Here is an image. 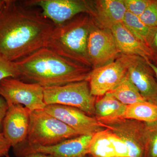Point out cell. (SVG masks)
<instances>
[{
	"label": "cell",
	"mask_w": 157,
	"mask_h": 157,
	"mask_svg": "<svg viewBox=\"0 0 157 157\" xmlns=\"http://www.w3.org/2000/svg\"><path fill=\"white\" fill-rule=\"evenodd\" d=\"M38 9L5 0L0 9V56L15 62L45 47L55 25Z\"/></svg>",
	"instance_id": "cell-1"
},
{
	"label": "cell",
	"mask_w": 157,
	"mask_h": 157,
	"mask_svg": "<svg viewBox=\"0 0 157 157\" xmlns=\"http://www.w3.org/2000/svg\"><path fill=\"white\" fill-rule=\"evenodd\" d=\"M15 62L19 78L43 88L89 81L93 70L60 56L46 47Z\"/></svg>",
	"instance_id": "cell-2"
},
{
	"label": "cell",
	"mask_w": 157,
	"mask_h": 157,
	"mask_svg": "<svg viewBox=\"0 0 157 157\" xmlns=\"http://www.w3.org/2000/svg\"><path fill=\"white\" fill-rule=\"evenodd\" d=\"M92 25L88 14H78L63 25L55 26L45 47L60 56L92 69L87 50Z\"/></svg>",
	"instance_id": "cell-3"
},
{
	"label": "cell",
	"mask_w": 157,
	"mask_h": 157,
	"mask_svg": "<svg viewBox=\"0 0 157 157\" xmlns=\"http://www.w3.org/2000/svg\"><path fill=\"white\" fill-rule=\"evenodd\" d=\"M78 136L76 131L44 109L37 110L31 112L27 137L23 144L29 146H52Z\"/></svg>",
	"instance_id": "cell-4"
},
{
	"label": "cell",
	"mask_w": 157,
	"mask_h": 157,
	"mask_svg": "<svg viewBox=\"0 0 157 157\" xmlns=\"http://www.w3.org/2000/svg\"><path fill=\"white\" fill-rule=\"evenodd\" d=\"M46 105L59 104L77 108L88 115H95L96 97L90 91L87 80L64 85L44 88Z\"/></svg>",
	"instance_id": "cell-5"
},
{
	"label": "cell",
	"mask_w": 157,
	"mask_h": 157,
	"mask_svg": "<svg viewBox=\"0 0 157 157\" xmlns=\"http://www.w3.org/2000/svg\"><path fill=\"white\" fill-rule=\"evenodd\" d=\"M98 121L126 144L129 157H145L148 144L146 123L123 118Z\"/></svg>",
	"instance_id": "cell-6"
},
{
	"label": "cell",
	"mask_w": 157,
	"mask_h": 157,
	"mask_svg": "<svg viewBox=\"0 0 157 157\" xmlns=\"http://www.w3.org/2000/svg\"><path fill=\"white\" fill-rule=\"evenodd\" d=\"M0 97L9 105H21L32 111L44 109V88L35 83H27L9 77L0 81Z\"/></svg>",
	"instance_id": "cell-7"
},
{
	"label": "cell",
	"mask_w": 157,
	"mask_h": 157,
	"mask_svg": "<svg viewBox=\"0 0 157 157\" xmlns=\"http://www.w3.org/2000/svg\"><path fill=\"white\" fill-rule=\"evenodd\" d=\"M93 135H79L49 146H29L20 144L13 147L17 157H25L31 154L40 153L52 157H86Z\"/></svg>",
	"instance_id": "cell-8"
},
{
	"label": "cell",
	"mask_w": 157,
	"mask_h": 157,
	"mask_svg": "<svg viewBox=\"0 0 157 157\" xmlns=\"http://www.w3.org/2000/svg\"><path fill=\"white\" fill-rule=\"evenodd\" d=\"M127 75L146 102L157 105V79L148 60L136 56L121 54Z\"/></svg>",
	"instance_id": "cell-9"
},
{
	"label": "cell",
	"mask_w": 157,
	"mask_h": 157,
	"mask_svg": "<svg viewBox=\"0 0 157 157\" xmlns=\"http://www.w3.org/2000/svg\"><path fill=\"white\" fill-rule=\"evenodd\" d=\"M23 2L29 7H39L43 16L55 26L63 25L78 14L89 12L87 0H29Z\"/></svg>",
	"instance_id": "cell-10"
},
{
	"label": "cell",
	"mask_w": 157,
	"mask_h": 157,
	"mask_svg": "<svg viewBox=\"0 0 157 157\" xmlns=\"http://www.w3.org/2000/svg\"><path fill=\"white\" fill-rule=\"evenodd\" d=\"M87 50L92 69L114 61L121 54L111 30L99 28L93 23L88 39Z\"/></svg>",
	"instance_id": "cell-11"
},
{
	"label": "cell",
	"mask_w": 157,
	"mask_h": 157,
	"mask_svg": "<svg viewBox=\"0 0 157 157\" xmlns=\"http://www.w3.org/2000/svg\"><path fill=\"white\" fill-rule=\"evenodd\" d=\"M44 110L76 131L79 135H94L105 129L96 118L75 107L51 104L46 105Z\"/></svg>",
	"instance_id": "cell-12"
},
{
	"label": "cell",
	"mask_w": 157,
	"mask_h": 157,
	"mask_svg": "<svg viewBox=\"0 0 157 157\" xmlns=\"http://www.w3.org/2000/svg\"><path fill=\"white\" fill-rule=\"evenodd\" d=\"M127 68L121 54L114 61L93 69L89 82L92 94L102 97L114 89L126 76Z\"/></svg>",
	"instance_id": "cell-13"
},
{
	"label": "cell",
	"mask_w": 157,
	"mask_h": 157,
	"mask_svg": "<svg viewBox=\"0 0 157 157\" xmlns=\"http://www.w3.org/2000/svg\"><path fill=\"white\" fill-rule=\"evenodd\" d=\"M31 111L21 105L9 106L3 121L2 133L14 147L26 140Z\"/></svg>",
	"instance_id": "cell-14"
},
{
	"label": "cell",
	"mask_w": 157,
	"mask_h": 157,
	"mask_svg": "<svg viewBox=\"0 0 157 157\" xmlns=\"http://www.w3.org/2000/svg\"><path fill=\"white\" fill-rule=\"evenodd\" d=\"M88 3V14L94 25L99 28L111 29L122 22L127 12L123 0H95Z\"/></svg>",
	"instance_id": "cell-15"
},
{
	"label": "cell",
	"mask_w": 157,
	"mask_h": 157,
	"mask_svg": "<svg viewBox=\"0 0 157 157\" xmlns=\"http://www.w3.org/2000/svg\"><path fill=\"white\" fill-rule=\"evenodd\" d=\"M110 30L121 54L139 56L151 62L148 46L131 33L122 22L113 25Z\"/></svg>",
	"instance_id": "cell-16"
},
{
	"label": "cell",
	"mask_w": 157,
	"mask_h": 157,
	"mask_svg": "<svg viewBox=\"0 0 157 157\" xmlns=\"http://www.w3.org/2000/svg\"><path fill=\"white\" fill-rule=\"evenodd\" d=\"M127 107V105L121 103L111 93H107L96 101V118L98 121L122 118Z\"/></svg>",
	"instance_id": "cell-17"
},
{
	"label": "cell",
	"mask_w": 157,
	"mask_h": 157,
	"mask_svg": "<svg viewBox=\"0 0 157 157\" xmlns=\"http://www.w3.org/2000/svg\"><path fill=\"white\" fill-rule=\"evenodd\" d=\"M123 118L135 120L146 123L157 121V105L144 101L127 106Z\"/></svg>",
	"instance_id": "cell-18"
},
{
	"label": "cell",
	"mask_w": 157,
	"mask_h": 157,
	"mask_svg": "<svg viewBox=\"0 0 157 157\" xmlns=\"http://www.w3.org/2000/svg\"><path fill=\"white\" fill-rule=\"evenodd\" d=\"M109 92L121 103L127 106L146 101L128 77L127 73L120 83Z\"/></svg>",
	"instance_id": "cell-19"
},
{
	"label": "cell",
	"mask_w": 157,
	"mask_h": 157,
	"mask_svg": "<svg viewBox=\"0 0 157 157\" xmlns=\"http://www.w3.org/2000/svg\"><path fill=\"white\" fill-rule=\"evenodd\" d=\"M109 130L105 129L93 135L88 155L91 157H116L109 137Z\"/></svg>",
	"instance_id": "cell-20"
},
{
	"label": "cell",
	"mask_w": 157,
	"mask_h": 157,
	"mask_svg": "<svg viewBox=\"0 0 157 157\" xmlns=\"http://www.w3.org/2000/svg\"><path fill=\"white\" fill-rule=\"evenodd\" d=\"M122 23L135 37L146 44L151 28L144 24L140 17L127 11Z\"/></svg>",
	"instance_id": "cell-21"
},
{
	"label": "cell",
	"mask_w": 157,
	"mask_h": 157,
	"mask_svg": "<svg viewBox=\"0 0 157 157\" xmlns=\"http://www.w3.org/2000/svg\"><path fill=\"white\" fill-rule=\"evenodd\" d=\"M146 124L148 144L145 157H157V121Z\"/></svg>",
	"instance_id": "cell-22"
},
{
	"label": "cell",
	"mask_w": 157,
	"mask_h": 157,
	"mask_svg": "<svg viewBox=\"0 0 157 157\" xmlns=\"http://www.w3.org/2000/svg\"><path fill=\"white\" fill-rule=\"evenodd\" d=\"M20 73L15 62L8 60L0 56V81L6 78H19Z\"/></svg>",
	"instance_id": "cell-23"
},
{
	"label": "cell",
	"mask_w": 157,
	"mask_h": 157,
	"mask_svg": "<svg viewBox=\"0 0 157 157\" xmlns=\"http://www.w3.org/2000/svg\"><path fill=\"white\" fill-rule=\"evenodd\" d=\"M140 19L148 27H157V0H151L149 6L140 16Z\"/></svg>",
	"instance_id": "cell-24"
},
{
	"label": "cell",
	"mask_w": 157,
	"mask_h": 157,
	"mask_svg": "<svg viewBox=\"0 0 157 157\" xmlns=\"http://www.w3.org/2000/svg\"><path fill=\"white\" fill-rule=\"evenodd\" d=\"M127 11L140 17L151 0H123Z\"/></svg>",
	"instance_id": "cell-25"
},
{
	"label": "cell",
	"mask_w": 157,
	"mask_h": 157,
	"mask_svg": "<svg viewBox=\"0 0 157 157\" xmlns=\"http://www.w3.org/2000/svg\"><path fill=\"white\" fill-rule=\"evenodd\" d=\"M109 139L112 144L116 157H129L128 150L126 144L109 130Z\"/></svg>",
	"instance_id": "cell-26"
},
{
	"label": "cell",
	"mask_w": 157,
	"mask_h": 157,
	"mask_svg": "<svg viewBox=\"0 0 157 157\" xmlns=\"http://www.w3.org/2000/svg\"><path fill=\"white\" fill-rule=\"evenodd\" d=\"M146 44L151 52V62L157 66V27L151 28Z\"/></svg>",
	"instance_id": "cell-27"
},
{
	"label": "cell",
	"mask_w": 157,
	"mask_h": 157,
	"mask_svg": "<svg viewBox=\"0 0 157 157\" xmlns=\"http://www.w3.org/2000/svg\"><path fill=\"white\" fill-rule=\"evenodd\" d=\"M11 147V144L6 140L2 132L0 133V157H6L9 154V151Z\"/></svg>",
	"instance_id": "cell-28"
},
{
	"label": "cell",
	"mask_w": 157,
	"mask_h": 157,
	"mask_svg": "<svg viewBox=\"0 0 157 157\" xmlns=\"http://www.w3.org/2000/svg\"><path fill=\"white\" fill-rule=\"evenodd\" d=\"M9 107L6 100L2 97H0V133L2 132L3 121Z\"/></svg>",
	"instance_id": "cell-29"
},
{
	"label": "cell",
	"mask_w": 157,
	"mask_h": 157,
	"mask_svg": "<svg viewBox=\"0 0 157 157\" xmlns=\"http://www.w3.org/2000/svg\"><path fill=\"white\" fill-rule=\"evenodd\" d=\"M6 157H11L9 154L6 156ZM25 157H52L48 155L40 153H36L31 154L28 155Z\"/></svg>",
	"instance_id": "cell-30"
},
{
	"label": "cell",
	"mask_w": 157,
	"mask_h": 157,
	"mask_svg": "<svg viewBox=\"0 0 157 157\" xmlns=\"http://www.w3.org/2000/svg\"><path fill=\"white\" fill-rule=\"evenodd\" d=\"M148 63L149 64L150 66L152 68V69L154 71L155 75L157 79V66L154 64L152 63H151V62L150 61L148 60Z\"/></svg>",
	"instance_id": "cell-31"
},
{
	"label": "cell",
	"mask_w": 157,
	"mask_h": 157,
	"mask_svg": "<svg viewBox=\"0 0 157 157\" xmlns=\"http://www.w3.org/2000/svg\"><path fill=\"white\" fill-rule=\"evenodd\" d=\"M4 1L5 0H0V9L2 6L3 4H4Z\"/></svg>",
	"instance_id": "cell-32"
},
{
	"label": "cell",
	"mask_w": 157,
	"mask_h": 157,
	"mask_svg": "<svg viewBox=\"0 0 157 157\" xmlns=\"http://www.w3.org/2000/svg\"><path fill=\"white\" fill-rule=\"evenodd\" d=\"M88 156H88V157H87V156H86V157H91V156H89V155H88Z\"/></svg>",
	"instance_id": "cell-33"
}]
</instances>
